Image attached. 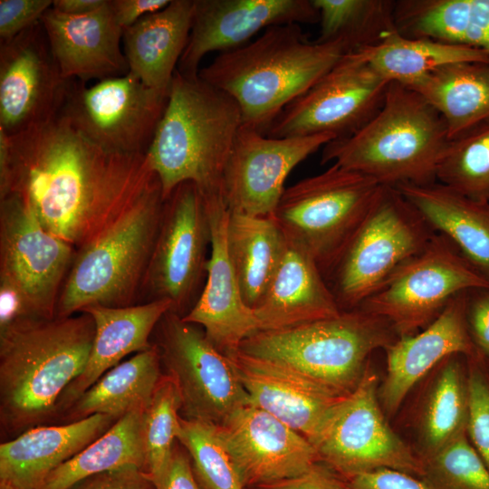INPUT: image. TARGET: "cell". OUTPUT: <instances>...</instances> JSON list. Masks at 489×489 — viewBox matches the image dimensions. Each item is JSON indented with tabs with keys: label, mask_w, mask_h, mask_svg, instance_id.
<instances>
[{
	"label": "cell",
	"mask_w": 489,
	"mask_h": 489,
	"mask_svg": "<svg viewBox=\"0 0 489 489\" xmlns=\"http://www.w3.org/2000/svg\"><path fill=\"white\" fill-rule=\"evenodd\" d=\"M9 194L28 204L42 225L76 250L129 208L158 180L147 154L106 151L59 113L9 136Z\"/></svg>",
	"instance_id": "cell-1"
},
{
	"label": "cell",
	"mask_w": 489,
	"mask_h": 489,
	"mask_svg": "<svg viewBox=\"0 0 489 489\" xmlns=\"http://www.w3.org/2000/svg\"><path fill=\"white\" fill-rule=\"evenodd\" d=\"M95 333L81 312L30 319L0 331V422L13 437L53 419L68 386L83 371Z\"/></svg>",
	"instance_id": "cell-2"
},
{
	"label": "cell",
	"mask_w": 489,
	"mask_h": 489,
	"mask_svg": "<svg viewBox=\"0 0 489 489\" xmlns=\"http://www.w3.org/2000/svg\"><path fill=\"white\" fill-rule=\"evenodd\" d=\"M348 53L341 42H310L301 24H281L220 53L198 75L235 101L243 125L266 134L282 110Z\"/></svg>",
	"instance_id": "cell-3"
},
{
	"label": "cell",
	"mask_w": 489,
	"mask_h": 489,
	"mask_svg": "<svg viewBox=\"0 0 489 489\" xmlns=\"http://www.w3.org/2000/svg\"><path fill=\"white\" fill-rule=\"evenodd\" d=\"M243 125L235 101L197 75L175 72L168 100L147 152L164 200L180 184L222 195L225 168Z\"/></svg>",
	"instance_id": "cell-4"
},
{
	"label": "cell",
	"mask_w": 489,
	"mask_h": 489,
	"mask_svg": "<svg viewBox=\"0 0 489 489\" xmlns=\"http://www.w3.org/2000/svg\"><path fill=\"white\" fill-rule=\"evenodd\" d=\"M446 122L416 91L389 82L377 112L352 134L322 148L321 163L337 164L379 185H427L437 181L449 143Z\"/></svg>",
	"instance_id": "cell-5"
},
{
	"label": "cell",
	"mask_w": 489,
	"mask_h": 489,
	"mask_svg": "<svg viewBox=\"0 0 489 489\" xmlns=\"http://www.w3.org/2000/svg\"><path fill=\"white\" fill-rule=\"evenodd\" d=\"M164 201L158 180L129 208L76 250L59 295L57 317L76 314L91 305L123 307L139 302Z\"/></svg>",
	"instance_id": "cell-6"
},
{
	"label": "cell",
	"mask_w": 489,
	"mask_h": 489,
	"mask_svg": "<svg viewBox=\"0 0 489 489\" xmlns=\"http://www.w3.org/2000/svg\"><path fill=\"white\" fill-rule=\"evenodd\" d=\"M398 339L385 319L360 308L277 331H258L241 351L287 365L346 396L360 382L369 355Z\"/></svg>",
	"instance_id": "cell-7"
},
{
	"label": "cell",
	"mask_w": 489,
	"mask_h": 489,
	"mask_svg": "<svg viewBox=\"0 0 489 489\" xmlns=\"http://www.w3.org/2000/svg\"><path fill=\"white\" fill-rule=\"evenodd\" d=\"M436 232L395 187L382 186L367 216L325 273L341 311L359 308Z\"/></svg>",
	"instance_id": "cell-8"
},
{
	"label": "cell",
	"mask_w": 489,
	"mask_h": 489,
	"mask_svg": "<svg viewBox=\"0 0 489 489\" xmlns=\"http://www.w3.org/2000/svg\"><path fill=\"white\" fill-rule=\"evenodd\" d=\"M381 187L369 176L331 164L286 187L272 216L287 240L303 247L324 276Z\"/></svg>",
	"instance_id": "cell-9"
},
{
	"label": "cell",
	"mask_w": 489,
	"mask_h": 489,
	"mask_svg": "<svg viewBox=\"0 0 489 489\" xmlns=\"http://www.w3.org/2000/svg\"><path fill=\"white\" fill-rule=\"evenodd\" d=\"M379 387L368 364L357 388L331 408L310 442L320 462L344 479L381 468L418 477L421 459L386 420Z\"/></svg>",
	"instance_id": "cell-10"
},
{
	"label": "cell",
	"mask_w": 489,
	"mask_h": 489,
	"mask_svg": "<svg viewBox=\"0 0 489 489\" xmlns=\"http://www.w3.org/2000/svg\"><path fill=\"white\" fill-rule=\"evenodd\" d=\"M480 288H489V281L446 236L435 233L359 308L388 321L401 338L426 328L458 293Z\"/></svg>",
	"instance_id": "cell-11"
},
{
	"label": "cell",
	"mask_w": 489,
	"mask_h": 489,
	"mask_svg": "<svg viewBox=\"0 0 489 489\" xmlns=\"http://www.w3.org/2000/svg\"><path fill=\"white\" fill-rule=\"evenodd\" d=\"M211 227L204 197L192 182L165 199L139 302L168 300L184 317L198 300L206 278Z\"/></svg>",
	"instance_id": "cell-12"
},
{
	"label": "cell",
	"mask_w": 489,
	"mask_h": 489,
	"mask_svg": "<svg viewBox=\"0 0 489 489\" xmlns=\"http://www.w3.org/2000/svg\"><path fill=\"white\" fill-rule=\"evenodd\" d=\"M168 100V93L147 86L129 72L91 87L70 80L59 114L106 151L147 154Z\"/></svg>",
	"instance_id": "cell-13"
},
{
	"label": "cell",
	"mask_w": 489,
	"mask_h": 489,
	"mask_svg": "<svg viewBox=\"0 0 489 489\" xmlns=\"http://www.w3.org/2000/svg\"><path fill=\"white\" fill-rule=\"evenodd\" d=\"M152 337L161 366L179 389L182 418L219 425L251 404L228 357L209 341L199 325L169 311Z\"/></svg>",
	"instance_id": "cell-14"
},
{
	"label": "cell",
	"mask_w": 489,
	"mask_h": 489,
	"mask_svg": "<svg viewBox=\"0 0 489 489\" xmlns=\"http://www.w3.org/2000/svg\"><path fill=\"white\" fill-rule=\"evenodd\" d=\"M389 82L360 51L346 53L309 90L288 104L270 126L273 138L331 134L347 137L381 106Z\"/></svg>",
	"instance_id": "cell-15"
},
{
	"label": "cell",
	"mask_w": 489,
	"mask_h": 489,
	"mask_svg": "<svg viewBox=\"0 0 489 489\" xmlns=\"http://www.w3.org/2000/svg\"><path fill=\"white\" fill-rule=\"evenodd\" d=\"M75 252L48 231L20 197L0 199V278L21 291L36 319L56 316Z\"/></svg>",
	"instance_id": "cell-16"
},
{
	"label": "cell",
	"mask_w": 489,
	"mask_h": 489,
	"mask_svg": "<svg viewBox=\"0 0 489 489\" xmlns=\"http://www.w3.org/2000/svg\"><path fill=\"white\" fill-rule=\"evenodd\" d=\"M333 139L331 134L273 138L242 125L223 176L222 197L228 210L272 216L291 171Z\"/></svg>",
	"instance_id": "cell-17"
},
{
	"label": "cell",
	"mask_w": 489,
	"mask_h": 489,
	"mask_svg": "<svg viewBox=\"0 0 489 489\" xmlns=\"http://www.w3.org/2000/svg\"><path fill=\"white\" fill-rule=\"evenodd\" d=\"M69 81L60 72L41 21L0 41V129L14 136L55 117Z\"/></svg>",
	"instance_id": "cell-18"
},
{
	"label": "cell",
	"mask_w": 489,
	"mask_h": 489,
	"mask_svg": "<svg viewBox=\"0 0 489 489\" xmlns=\"http://www.w3.org/2000/svg\"><path fill=\"white\" fill-rule=\"evenodd\" d=\"M216 426L245 489L298 475L320 462L305 436L252 404Z\"/></svg>",
	"instance_id": "cell-19"
},
{
	"label": "cell",
	"mask_w": 489,
	"mask_h": 489,
	"mask_svg": "<svg viewBox=\"0 0 489 489\" xmlns=\"http://www.w3.org/2000/svg\"><path fill=\"white\" fill-rule=\"evenodd\" d=\"M192 28L177 71L197 75L202 59L246 43L269 27L319 23L312 0H194Z\"/></svg>",
	"instance_id": "cell-20"
},
{
	"label": "cell",
	"mask_w": 489,
	"mask_h": 489,
	"mask_svg": "<svg viewBox=\"0 0 489 489\" xmlns=\"http://www.w3.org/2000/svg\"><path fill=\"white\" fill-rule=\"evenodd\" d=\"M203 195V194H202ZM211 227L206 278L201 294L184 321L199 325L209 341L227 355L259 331L254 310L244 299L228 257L225 241L229 210L221 194L203 195Z\"/></svg>",
	"instance_id": "cell-21"
},
{
	"label": "cell",
	"mask_w": 489,
	"mask_h": 489,
	"mask_svg": "<svg viewBox=\"0 0 489 489\" xmlns=\"http://www.w3.org/2000/svg\"><path fill=\"white\" fill-rule=\"evenodd\" d=\"M467 295L468 291L458 293L423 331L385 349L387 372L378 392L385 415L393 416L415 385L445 359L477 352L466 322Z\"/></svg>",
	"instance_id": "cell-22"
},
{
	"label": "cell",
	"mask_w": 489,
	"mask_h": 489,
	"mask_svg": "<svg viewBox=\"0 0 489 489\" xmlns=\"http://www.w3.org/2000/svg\"><path fill=\"white\" fill-rule=\"evenodd\" d=\"M226 356L251 404L276 417L309 441L331 408L345 397L287 365L240 350Z\"/></svg>",
	"instance_id": "cell-23"
},
{
	"label": "cell",
	"mask_w": 489,
	"mask_h": 489,
	"mask_svg": "<svg viewBox=\"0 0 489 489\" xmlns=\"http://www.w3.org/2000/svg\"><path fill=\"white\" fill-rule=\"evenodd\" d=\"M41 23L64 79L86 83L129 72L120 44L123 29L113 16L110 0L100 9L82 15L62 14L51 7Z\"/></svg>",
	"instance_id": "cell-24"
},
{
	"label": "cell",
	"mask_w": 489,
	"mask_h": 489,
	"mask_svg": "<svg viewBox=\"0 0 489 489\" xmlns=\"http://www.w3.org/2000/svg\"><path fill=\"white\" fill-rule=\"evenodd\" d=\"M172 310L173 305L168 300L123 307L96 304L83 309L82 312L89 313L95 324L91 350L82 374L62 394L53 419H59L82 393L123 358L150 349L155 328Z\"/></svg>",
	"instance_id": "cell-25"
},
{
	"label": "cell",
	"mask_w": 489,
	"mask_h": 489,
	"mask_svg": "<svg viewBox=\"0 0 489 489\" xmlns=\"http://www.w3.org/2000/svg\"><path fill=\"white\" fill-rule=\"evenodd\" d=\"M117 419L96 414L37 426L0 445V489H40L59 465L105 433Z\"/></svg>",
	"instance_id": "cell-26"
},
{
	"label": "cell",
	"mask_w": 489,
	"mask_h": 489,
	"mask_svg": "<svg viewBox=\"0 0 489 489\" xmlns=\"http://www.w3.org/2000/svg\"><path fill=\"white\" fill-rule=\"evenodd\" d=\"M254 312L259 331H277L331 318L342 311L314 258L287 240L279 267Z\"/></svg>",
	"instance_id": "cell-27"
},
{
	"label": "cell",
	"mask_w": 489,
	"mask_h": 489,
	"mask_svg": "<svg viewBox=\"0 0 489 489\" xmlns=\"http://www.w3.org/2000/svg\"><path fill=\"white\" fill-rule=\"evenodd\" d=\"M194 0H171L125 28L122 49L129 72L144 84L168 93L187 47L193 22Z\"/></svg>",
	"instance_id": "cell-28"
},
{
	"label": "cell",
	"mask_w": 489,
	"mask_h": 489,
	"mask_svg": "<svg viewBox=\"0 0 489 489\" xmlns=\"http://www.w3.org/2000/svg\"><path fill=\"white\" fill-rule=\"evenodd\" d=\"M435 232L446 236L489 281V202L435 182L395 187Z\"/></svg>",
	"instance_id": "cell-29"
},
{
	"label": "cell",
	"mask_w": 489,
	"mask_h": 489,
	"mask_svg": "<svg viewBox=\"0 0 489 489\" xmlns=\"http://www.w3.org/2000/svg\"><path fill=\"white\" fill-rule=\"evenodd\" d=\"M225 241L243 299L254 310L279 267L287 238L273 216L229 211Z\"/></svg>",
	"instance_id": "cell-30"
},
{
	"label": "cell",
	"mask_w": 489,
	"mask_h": 489,
	"mask_svg": "<svg viewBox=\"0 0 489 489\" xmlns=\"http://www.w3.org/2000/svg\"><path fill=\"white\" fill-rule=\"evenodd\" d=\"M395 22L403 36L465 45L489 56V0H399Z\"/></svg>",
	"instance_id": "cell-31"
},
{
	"label": "cell",
	"mask_w": 489,
	"mask_h": 489,
	"mask_svg": "<svg viewBox=\"0 0 489 489\" xmlns=\"http://www.w3.org/2000/svg\"><path fill=\"white\" fill-rule=\"evenodd\" d=\"M162 376L161 361L154 344L103 374L60 417L62 424L96 414L120 419L149 406Z\"/></svg>",
	"instance_id": "cell-32"
},
{
	"label": "cell",
	"mask_w": 489,
	"mask_h": 489,
	"mask_svg": "<svg viewBox=\"0 0 489 489\" xmlns=\"http://www.w3.org/2000/svg\"><path fill=\"white\" fill-rule=\"evenodd\" d=\"M469 415L466 357H447L435 368L417 419L420 458L431 455L466 433Z\"/></svg>",
	"instance_id": "cell-33"
},
{
	"label": "cell",
	"mask_w": 489,
	"mask_h": 489,
	"mask_svg": "<svg viewBox=\"0 0 489 489\" xmlns=\"http://www.w3.org/2000/svg\"><path fill=\"white\" fill-rule=\"evenodd\" d=\"M358 51L388 82L410 89L446 65L462 62L489 64V56L484 51L431 38L406 37L398 31L381 43Z\"/></svg>",
	"instance_id": "cell-34"
},
{
	"label": "cell",
	"mask_w": 489,
	"mask_h": 489,
	"mask_svg": "<svg viewBox=\"0 0 489 489\" xmlns=\"http://www.w3.org/2000/svg\"><path fill=\"white\" fill-rule=\"evenodd\" d=\"M410 89V88H409ZM443 117L449 140L489 121V65L444 66L411 88Z\"/></svg>",
	"instance_id": "cell-35"
},
{
	"label": "cell",
	"mask_w": 489,
	"mask_h": 489,
	"mask_svg": "<svg viewBox=\"0 0 489 489\" xmlns=\"http://www.w3.org/2000/svg\"><path fill=\"white\" fill-rule=\"evenodd\" d=\"M144 410H132L118 419L105 433L55 468L40 489H69L90 476L124 467L146 471Z\"/></svg>",
	"instance_id": "cell-36"
},
{
	"label": "cell",
	"mask_w": 489,
	"mask_h": 489,
	"mask_svg": "<svg viewBox=\"0 0 489 489\" xmlns=\"http://www.w3.org/2000/svg\"><path fill=\"white\" fill-rule=\"evenodd\" d=\"M319 12V43L341 42L349 52L374 46L398 31L396 1L312 0Z\"/></svg>",
	"instance_id": "cell-37"
},
{
	"label": "cell",
	"mask_w": 489,
	"mask_h": 489,
	"mask_svg": "<svg viewBox=\"0 0 489 489\" xmlns=\"http://www.w3.org/2000/svg\"><path fill=\"white\" fill-rule=\"evenodd\" d=\"M436 178L470 198L489 202V121L449 141Z\"/></svg>",
	"instance_id": "cell-38"
},
{
	"label": "cell",
	"mask_w": 489,
	"mask_h": 489,
	"mask_svg": "<svg viewBox=\"0 0 489 489\" xmlns=\"http://www.w3.org/2000/svg\"><path fill=\"white\" fill-rule=\"evenodd\" d=\"M181 396L174 379L162 375L143 412L142 436L146 472L154 485L169 464L180 428Z\"/></svg>",
	"instance_id": "cell-39"
},
{
	"label": "cell",
	"mask_w": 489,
	"mask_h": 489,
	"mask_svg": "<svg viewBox=\"0 0 489 489\" xmlns=\"http://www.w3.org/2000/svg\"><path fill=\"white\" fill-rule=\"evenodd\" d=\"M177 440L187 450L200 489H245L216 424L180 417Z\"/></svg>",
	"instance_id": "cell-40"
},
{
	"label": "cell",
	"mask_w": 489,
	"mask_h": 489,
	"mask_svg": "<svg viewBox=\"0 0 489 489\" xmlns=\"http://www.w3.org/2000/svg\"><path fill=\"white\" fill-rule=\"evenodd\" d=\"M420 459L418 477L427 489H489V471L466 433Z\"/></svg>",
	"instance_id": "cell-41"
},
{
	"label": "cell",
	"mask_w": 489,
	"mask_h": 489,
	"mask_svg": "<svg viewBox=\"0 0 489 489\" xmlns=\"http://www.w3.org/2000/svg\"><path fill=\"white\" fill-rule=\"evenodd\" d=\"M469 415L466 436L489 471V359L480 352L466 357Z\"/></svg>",
	"instance_id": "cell-42"
},
{
	"label": "cell",
	"mask_w": 489,
	"mask_h": 489,
	"mask_svg": "<svg viewBox=\"0 0 489 489\" xmlns=\"http://www.w3.org/2000/svg\"><path fill=\"white\" fill-rule=\"evenodd\" d=\"M51 0H0V41L12 39L39 23Z\"/></svg>",
	"instance_id": "cell-43"
},
{
	"label": "cell",
	"mask_w": 489,
	"mask_h": 489,
	"mask_svg": "<svg viewBox=\"0 0 489 489\" xmlns=\"http://www.w3.org/2000/svg\"><path fill=\"white\" fill-rule=\"evenodd\" d=\"M248 489H350L346 479L318 462L305 472Z\"/></svg>",
	"instance_id": "cell-44"
},
{
	"label": "cell",
	"mask_w": 489,
	"mask_h": 489,
	"mask_svg": "<svg viewBox=\"0 0 489 489\" xmlns=\"http://www.w3.org/2000/svg\"><path fill=\"white\" fill-rule=\"evenodd\" d=\"M466 322L476 350L489 359V288L468 291Z\"/></svg>",
	"instance_id": "cell-45"
},
{
	"label": "cell",
	"mask_w": 489,
	"mask_h": 489,
	"mask_svg": "<svg viewBox=\"0 0 489 489\" xmlns=\"http://www.w3.org/2000/svg\"><path fill=\"white\" fill-rule=\"evenodd\" d=\"M69 489H156L143 469L124 467L85 478Z\"/></svg>",
	"instance_id": "cell-46"
},
{
	"label": "cell",
	"mask_w": 489,
	"mask_h": 489,
	"mask_svg": "<svg viewBox=\"0 0 489 489\" xmlns=\"http://www.w3.org/2000/svg\"><path fill=\"white\" fill-rule=\"evenodd\" d=\"M346 481L350 489H427L419 477L389 468L360 474Z\"/></svg>",
	"instance_id": "cell-47"
},
{
	"label": "cell",
	"mask_w": 489,
	"mask_h": 489,
	"mask_svg": "<svg viewBox=\"0 0 489 489\" xmlns=\"http://www.w3.org/2000/svg\"><path fill=\"white\" fill-rule=\"evenodd\" d=\"M30 319L36 318L24 294L13 283L0 278V331Z\"/></svg>",
	"instance_id": "cell-48"
},
{
	"label": "cell",
	"mask_w": 489,
	"mask_h": 489,
	"mask_svg": "<svg viewBox=\"0 0 489 489\" xmlns=\"http://www.w3.org/2000/svg\"><path fill=\"white\" fill-rule=\"evenodd\" d=\"M156 489H200L192 472L187 450L175 444L167 470Z\"/></svg>",
	"instance_id": "cell-49"
},
{
	"label": "cell",
	"mask_w": 489,
	"mask_h": 489,
	"mask_svg": "<svg viewBox=\"0 0 489 489\" xmlns=\"http://www.w3.org/2000/svg\"><path fill=\"white\" fill-rule=\"evenodd\" d=\"M171 0H110L117 24L124 30L142 17L166 7Z\"/></svg>",
	"instance_id": "cell-50"
},
{
	"label": "cell",
	"mask_w": 489,
	"mask_h": 489,
	"mask_svg": "<svg viewBox=\"0 0 489 489\" xmlns=\"http://www.w3.org/2000/svg\"><path fill=\"white\" fill-rule=\"evenodd\" d=\"M107 0H54L52 7L58 12L71 15L92 13L102 7Z\"/></svg>",
	"instance_id": "cell-51"
}]
</instances>
